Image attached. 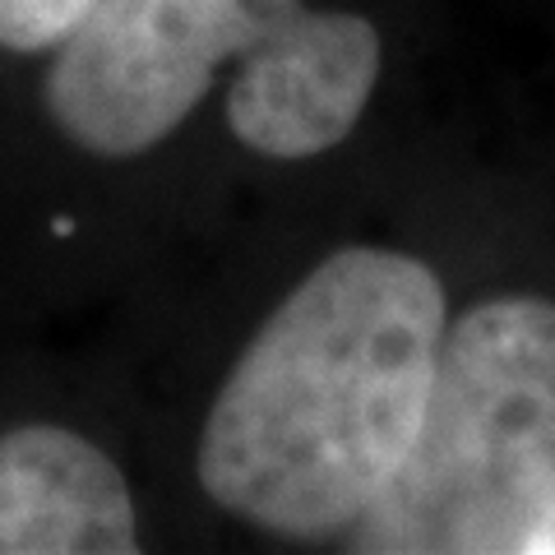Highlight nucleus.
<instances>
[{
  "mask_svg": "<svg viewBox=\"0 0 555 555\" xmlns=\"http://www.w3.org/2000/svg\"><path fill=\"white\" fill-rule=\"evenodd\" d=\"M51 232H56V236H69V232H75V218H56V222H51Z\"/></svg>",
  "mask_w": 555,
  "mask_h": 555,
  "instance_id": "obj_8",
  "label": "nucleus"
},
{
  "mask_svg": "<svg viewBox=\"0 0 555 555\" xmlns=\"http://www.w3.org/2000/svg\"><path fill=\"white\" fill-rule=\"evenodd\" d=\"M139 518L120 467L65 426L0 430V555H130Z\"/></svg>",
  "mask_w": 555,
  "mask_h": 555,
  "instance_id": "obj_5",
  "label": "nucleus"
},
{
  "mask_svg": "<svg viewBox=\"0 0 555 555\" xmlns=\"http://www.w3.org/2000/svg\"><path fill=\"white\" fill-rule=\"evenodd\" d=\"M444 328L422 259L328 255L222 379L199 440L208 500L273 537H343L422 426Z\"/></svg>",
  "mask_w": 555,
  "mask_h": 555,
  "instance_id": "obj_1",
  "label": "nucleus"
},
{
  "mask_svg": "<svg viewBox=\"0 0 555 555\" xmlns=\"http://www.w3.org/2000/svg\"><path fill=\"white\" fill-rule=\"evenodd\" d=\"M555 473V301L495 297L444 328L422 426L343 532L361 555H514Z\"/></svg>",
  "mask_w": 555,
  "mask_h": 555,
  "instance_id": "obj_2",
  "label": "nucleus"
},
{
  "mask_svg": "<svg viewBox=\"0 0 555 555\" xmlns=\"http://www.w3.org/2000/svg\"><path fill=\"white\" fill-rule=\"evenodd\" d=\"M301 0H93L51 47L42 98L65 139L98 158H134L214 93L236 61Z\"/></svg>",
  "mask_w": 555,
  "mask_h": 555,
  "instance_id": "obj_3",
  "label": "nucleus"
},
{
  "mask_svg": "<svg viewBox=\"0 0 555 555\" xmlns=\"http://www.w3.org/2000/svg\"><path fill=\"white\" fill-rule=\"evenodd\" d=\"M514 555H555V473L546 477L542 495L524 524V537H518V551Z\"/></svg>",
  "mask_w": 555,
  "mask_h": 555,
  "instance_id": "obj_7",
  "label": "nucleus"
},
{
  "mask_svg": "<svg viewBox=\"0 0 555 555\" xmlns=\"http://www.w3.org/2000/svg\"><path fill=\"white\" fill-rule=\"evenodd\" d=\"M379 79V33L347 10L297 5L228 83V126L264 158H315L347 139Z\"/></svg>",
  "mask_w": 555,
  "mask_h": 555,
  "instance_id": "obj_4",
  "label": "nucleus"
},
{
  "mask_svg": "<svg viewBox=\"0 0 555 555\" xmlns=\"http://www.w3.org/2000/svg\"><path fill=\"white\" fill-rule=\"evenodd\" d=\"M93 0H0V47L14 56H38L51 51Z\"/></svg>",
  "mask_w": 555,
  "mask_h": 555,
  "instance_id": "obj_6",
  "label": "nucleus"
}]
</instances>
